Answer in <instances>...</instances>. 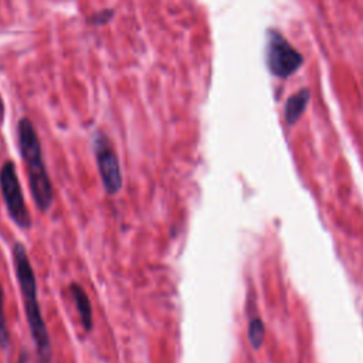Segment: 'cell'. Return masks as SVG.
<instances>
[{
  "label": "cell",
  "mask_w": 363,
  "mask_h": 363,
  "mask_svg": "<svg viewBox=\"0 0 363 363\" xmlns=\"http://www.w3.org/2000/svg\"><path fill=\"white\" fill-rule=\"evenodd\" d=\"M14 268L17 281L20 285L27 325L35 345L37 359L38 363H51L52 360V350H51V340L48 336V330L45 326V320L43 318L40 303L37 299V282L31 261L28 258L26 247L16 241L11 248Z\"/></svg>",
  "instance_id": "obj_1"
},
{
  "label": "cell",
  "mask_w": 363,
  "mask_h": 363,
  "mask_svg": "<svg viewBox=\"0 0 363 363\" xmlns=\"http://www.w3.org/2000/svg\"><path fill=\"white\" fill-rule=\"evenodd\" d=\"M18 147L26 163L33 200L38 210L47 211L52 204V184L45 167L38 135L30 119L23 118L17 126Z\"/></svg>",
  "instance_id": "obj_2"
},
{
  "label": "cell",
  "mask_w": 363,
  "mask_h": 363,
  "mask_svg": "<svg viewBox=\"0 0 363 363\" xmlns=\"http://www.w3.org/2000/svg\"><path fill=\"white\" fill-rule=\"evenodd\" d=\"M0 190L6 204V210L14 224L23 230L31 227V216L26 206L23 189L11 160L6 162L0 169Z\"/></svg>",
  "instance_id": "obj_3"
},
{
  "label": "cell",
  "mask_w": 363,
  "mask_h": 363,
  "mask_svg": "<svg viewBox=\"0 0 363 363\" xmlns=\"http://www.w3.org/2000/svg\"><path fill=\"white\" fill-rule=\"evenodd\" d=\"M302 55L278 31H269L267 64L274 75L289 77L302 65Z\"/></svg>",
  "instance_id": "obj_4"
},
{
  "label": "cell",
  "mask_w": 363,
  "mask_h": 363,
  "mask_svg": "<svg viewBox=\"0 0 363 363\" xmlns=\"http://www.w3.org/2000/svg\"><path fill=\"white\" fill-rule=\"evenodd\" d=\"M95 157L98 164V172L104 184V189L108 194H116L122 187V170L116 153L109 143L108 138L102 133L95 136L94 142Z\"/></svg>",
  "instance_id": "obj_5"
},
{
  "label": "cell",
  "mask_w": 363,
  "mask_h": 363,
  "mask_svg": "<svg viewBox=\"0 0 363 363\" xmlns=\"http://www.w3.org/2000/svg\"><path fill=\"white\" fill-rule=\"evenodd\" d=\"M69 291H71V295L74 298V302H75V306H77V311H78V316L81 319V325L85 330L89 332L94 326V319H92V306H91V301L88 298V294L77 282L69 284Z\"/></svg>",
  "instance_id": "obj_6"
},
{
  "label": "cell",
  "mask_w": 363,
  "mask_h": 363,
  "mask_svg": "<svg viewBox=\"0 0 363 363\" xmlns=\"http://www.w3.org/2000/svg\"><path fill=\"white\" fill-rule=\"evenodd\" d=\"M309 99V91L308 89H301L298 94L292 95L285 106V119L291 125L299 119L302 112L305 111L306 102Z\"/></svg>",
  "instance_id": "obj_7"
},
{
  "label": "cell",
  "mask_w": 363,
  "mask_h": 363,
  "mask_svg": "<svg viewBox=\"0 0 363 363\" xmlns=\"http://www.w3.org/2000/svg\"><path fill=\"white\" fill-rule=\"evenodd\" d=\"M248 337L251 345L258 349L264 340V325L261 322L259 318H254L250 320V326H248Z\"/></svg>",
  "instance_id": "obj_8"
},
{
  "label": "cell",
  "mask_w": 363,
  "mask_h": 363,
  "mask_svg": "<svg viewBox=\"0 0 363 363\" xmlns=\"http://www.w3.org/2000/svg\"><path fill=\"white\" fill-rule=\"evenodd\" d=\"M9 343H10V337H9V329H7L4 309H3V289L0 285V347L6 349Z\"/></svg>",
  "instance_id": "obj_9"
},
{
  "label": "cell",
  "mask_w": 363,
  "mask_h": 363,
  "mask_svg": "<svg viewBox=\"0 0 363 363\" xmlns=\"http://www.w3.org/2000/svg\"><path fill=\"white\" fill-rule=\"evenodd\" d=\"M17 363H27V359H26V356L24 354H21L20 356V359H18V362Z\"/></svg>",
  "instance_id": "obj_10"
},
{
  "label": "cell",
  "mask_w": 363,
  "mask_h": 363,
  "mask_svg": "<svg viewBox=\"0 0 363 363\" xmlns=\"http://www.w3.org/2000/svg\"><path fill=\"white\" fill-rule=\"evenodd\" d=\"M3 109H4V108H3V102H1V98H0V115L3 113Z\"/></svg>",
  "instance_id": "obj_11"
}]
</instances>
